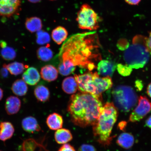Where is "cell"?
Wrapping results in <instances>:
<instances>
[{
    "label": "cell",
    "instance_id": "6da1fadb",
    "mask_svg": "<svg viewBox=\"0 0 151 151\" xmlns=\"http://www.w3.org/2000/svg\"><path fill=\"white\" fill-rule=\"evenodd\" d=\"M90 33L73 35L66 41L59 53L58 66L60 74L66 76L73 73L76 66L91 70L95 66L92 60L97 56L94 53V47Z\"/></svg>",
    "mask_w": 151,
    "mask_h": 151
},
{
    "label": "cell",
    "instance_id": "7a4b0ae2",
    "mask_svg": "<svg viewBox=\"0 0 151 151\" xmlns=\"http://www.w3.org/2000/svg\"><path fill=\"white\" fill-rule=\"evenodd\" d=\"M103 106L102 98L81 92L71 96L68 111L74 125L86 128L96 123Z\"/></svg>",
    "mask_w": 151,
    "mask_h": 151
},
{
    "label": "cell",
    "instance_id": "3957f363",
    "mask_svg": "<svg viewBox=\"0 0 151 151\" xmlns=\"http://www.w3.org/2000/svg\"><path fill=\"white\" fill-rule=\"evenodd\" d=\"M118 115L117 109L114 104L107 102L103 106L97 121L92 126L94 137L103 146H108L112 141L111 135Z\"/></svg>",
    "mask_w": 151,
    "mask_h": 151
},
{
    "label": "cell",
    "instance_id": "277c9868",
    "mask_svg": "<svg viewBox=\"0 0 151 151\" xmlns=\"http://www.w3.org/2000/svg\"><path fill=\"white\" fill-rule=\"evenodd\" d=\"M147 37L137 35L132 44L128 45L124 52V58L126 65L133 68H143L148 63L150 53L147 46Z\"/></svg>",
    "mask_w": 151,
    "mask_h": 151
},
{
    "label": "cell",
    "instance_id": "5b68a950",
    "mask_svg": "<svg viewBox=\"0 0 151 151\" xmlns=\"http://www.w3.org/2000/svg\"><path fill=\"white\" fill-rule=\"evenodd\" d=\"M114 105L117 109L128 112L134 107L138 101L137 94L131 87L120 85L113 90Z\"/></svg>",
    "mask_w": 151,
    "mask_h": 151
},
{
    "label": "cell",
    "instance_id": "8992f818",
    "mask_svg": "<svg viewBox=\"0 0 151 151\" xmlns=\"http://www.w3.org/2000/svg\"><path fill=\"white\" fill-rule=\"evenodd\" d=\"M99 18L89 5L81 6L77 14L76 21L80 29L94 31L99 27Z\"/></svg>",
    "mask_w": 151,
    "mask_h": 151
},
{
    "label": "cell",
    "instance_id": "52a82bcc",
    "mask_svg": "<svg viewBox=\"0 0 151 151\" xmlns=\"http://www.w3.org/2000/svg\"><path fill=\"white\" fill-rule=\"evenodd\" d=\"M93 77V73L91 72L82 75H75L74 78L78 85V89L81 92H86L97 96Z\"/></svg>",
    "mask_w": 151,
    "mask_h": 151
},
{
    "label": "cell",
    "instance_id": "ba28073f",
    "mask_svg": "<svg viewBox=\"0 0 151 151\" xmlns=\"http://www.w3.org/2000/svg\"><path fill=\"white\" fill-rule=\"evenodd\" d=\"M138 101L137 106L130 115L129 118L130 122H135L139 121L151 111V103L146 97L140 96Z\"/></svg>",
    "mask_w": 151,
    "mask_h": 151
},
{
    "label": "cell",
    "instance_id": "9c48e42d",
    "mask_svg": "<svg viewBox=\"0 0 151 151\" xmlns=\"http://www.w3.org/2000/svg\"><path fill=\"white\" fill-rule=\"evenodd\" d=\"M20 6V0H0V16L7 17L14 16Z\"/></svg>",
    "mask_w": 151,
    "mask_h": 151
},
{
    "label": "cell",
    "instance_id": "30bf717a",
    "mask_svg": "<svg viewBox=\"0 0 151 151\" xmlns=\"http://www.w3.org/2000/svg\"><path fill=\"white\" fill-rule=\"evenodd\" d=\"M93 80L96 90V96L102 98L103 92L112 86V80L110 77H101L97 72L93 73Z\"/></svg>",
    "mask_w": 151,
    "mask_h": 151
},
{
    "label": "cell",
    "instance_id": "8fae6325",
    "mask_svg": "<svg viewBox=\"0 0 151 151\" xmlns=\"http://www.w3.org/2000/svg\"><path fill=\"white\" fill-rule=\"evenodd\" d=\"M22 129L29 133H35L41 131V128L37 119L32 116L24 118L22 122Z\"/></svg>",
    "mask_w": 151,
    "mask_h": 151
},
{
    "label": "cell",
    "instance_id": "7c38bea8",
    "mask_svg": "<svg viewBox=\"0 0 151 151\" xmlns=\"http://www.w3.org/2000/svg\"><path fill=\"white\" fill-rule=\"evenodd\" d=\"M22 78L26 84L30 86H35L40 80V76L37 69L30 67L24 72Z\"/></svg>",
    "mask_w": 151,
    "mask_h": 151
},
{
    "label": "cell",
    "instance_id": "4fadbf2b",
    "mask_svg": "<svg viewBox=\"0 0 151 151\" xmlns=\"http://www.w3.org/2000/svg\"><path fill=\"white\" fill-rule=\"evenodd\" d=\"M21 106V102L17 97L11 96L6 100L5 109L7 114L12 115L17 114L19 111Z\"/></svg>",
    "mask_w": 151,
    "mask_h": 151
},
{
    "label": "cell",
    "instance_id": "5bb4252c",
    "mask_svg": "<svg viewBox=\"0 0 151 151\" xmlns=\"http://www.w3.org/2000/svg\"><path fill=\"white\" fill-rule=\"evenodd\" d=\"M116 68L114 64L108 60H101L98 64V74L104 77L112 76Z\"/></svg>",
    "mask_w": 151,
    "mask_h": 151
},
{
    "label": "cell",
    "instance_id": "9a60e30c",
    "mask_svg": "<svg viewBox=\"0 0 151 151\" xmlns=\"http://www.w3.org/2000/svg\"><path fill=\"white\" fill-rule=\"evenodd\" d=\"M15 129L14 125L9 122L0 123V140L5 142L11 138L14 135Z\"/></svg>",
    "mask_w": 151,
    "mask_h": 151
},
{
    "label": "cell",
    "instance_id": "2e32d148",
    "mask_svg": "<svg viewBox=\"0 0 151 151\" xmlns=\"http://www.w3.org/2000/svg\"><path fill=\"white\" fill-rule=\"evenodd\" d=\"M46 122L50 129L57 130L63 127V119L61 115L57 113H54L49 115L47 117Z\"/></svg>",
    "mask_w": 151,
    "mask_h": 151
},
{
    "label": "cell",
    "instance_id": "e0dca14e",
    "mask_svg": "<svg viewBox=\"0 0 151 151\" xmlns=\"http://www.w3.org/2000/svg\"><path fill=\"white\" fill-rule=\"evenodd\" d=\"M41 75L43 80L49 82H52L58 78V71L54 66L47 65L41 68Z\"/></svg>",
    "mask_w": 151,
    "mask_h": 151
},
{
    "label": "cell",
    "instance_id": "ac0fdd59",
    "mask_svg": "<svg viewBox=\"0 0 151 151\" xmlns=\"http://www.w3.org/2000/svg\"><path fill=\"white\" fill-rule=\"evenodd\" d=\"M54 138L58 144H65L69 142L73 139L72 134L69 130L61 128L56 130L54 134Z\"/></svg>",
    "mask_w": 151,
    "mask_h": 151
},
{
    "label": "cell",
    "instance_id": "d6986e66",
    "mask_svg": "<svg viewBox=\"0 0 151 151\" xmlns=\"http://www.w3.org/2000/svg\"><path fill=\"white\" fill-rule=\"evenodd\" d=\"M68 32L65 27L59 26L52 30V37L55 42L60 45L67 39Z\"/></svg>",
    "mask_w": 151,
    "mask_h": 151
},
{
    "label": "cell",
    "instance_id": "ffe728a7",
    "mask_svg": "<svg viewBox=\"0 0 151 151\" xmlns=\"http://www.w3.org/2000/svg\"><path fill=\"white\" fill-rule=\"evenodd\" d=\"M25 26L28 31L35 33L41 31L42 27V20L37 17H31L26 19Z\"/></svg>",
    "mask_w": 151,
    "mask_h": 151
},
{
    "label": "cell",
    "instance_id": "44dd1931",
    "mask_svg": "<svg viewBox=\"0 0 151 151\" xmlns=\"http://www.w3.org/2000/svg\"><path fill=\"white\" fill-rule=\"evenodd\" d=\"M62 88L67 94L75 93L78 89V86L74 77H69L64 79L62 83Z\"/></svg>",
    "mask_w": 151,
    "mask_h": 151
},
{
    "label": "cell",
    "instance_id": "7402d4cb",
    "mask_svg": "<svg viewBox=\"0 0 151 151\" xmlns=\"http://www.w3.org/2000/svg\"><path fill=\"white\" fill-rule=\"evenodd\" d=\"M117 143L122 148L128 149L133 146L134 142V138L133 135L128 133H124L119 136Z\"/></svg>",
    "mask_w": 151,
    "mask_h": 151
},
{
    "label": "cell",
    "instance_id": "603a6c76",
    "mask_svg": "<svg viewBox=\"0 0 151 151\" xmlns=\"http://www.w3.org/2000/svg\"><path fill=\"white\" fill-rule=\"evenodd\" d=\"M28 90L27 84L22 80H18L13 83L11 87L13 93L19 96H23L27 93Z\"/></svg>",
    "mask_w": 151,
    "mask_h": 151
},
{
    "label": "cell",
    "instance_id": "cb8c5ba5",
    "mask_svg": "<svg viewBox=\"0 0 151 151\" xmlns=\"http://www.w3.org/2000/svg\"><path fill=\"white\" fill-rule=\"evenodd\" d=\"M34 93L38 101L45 102L48 101L50 97V92L46 87L40 85L35 88Z\"/></svg>",
    "mask_w": 151,
    "mask_h": 151
},
{
    "label": "cell",
    "instance_id": "d4e9b609",
    "mask_svg": "<svg viewBox=\"0 0 151 151\" xmlns=\"http://www.w3.org/2000/svg\"><path fill=\"white\" fill-rule=\"evenodd\" d=\"M3 66L6 68L11 75L14 76L21 74L24 70V64L17 62H12L8 65L4 64Z\"/></svg>",
    "mask_w": 151,
    "mask_h": 151
},
{
    "label": "cell",
    "instance_id": "484cf974",
    "mask_svg": "<svg viewBox=\"0 0 151 151\" xmlns=\"http://www.w3.org/2000/svg\"><path fill=\"white\" fill-rule=\"evenodd\" d=\"M37 55L39 59L41 61L47 62L52 59L53 53L52 50L48 46H43L38 49Z\"/></svg>",
    "mask_w": 151,
    "mask_h": 151
},
{
    "label": "cell",
    "instance_id": "4316f807",
    "mask_svg": "<svg viewBox=\"0 0 151 151\" xmlns=\"http://www.w3.org/2000/svg\"><path fill=\"white\" fill-rule=\"evenodd\" d=\"M1 54L2 58L6 61L14 60L16 56V53L14 49L7 46L2 48Z\"/></svg>",
    "mask_w": 151,
    "mask_h": 151
},
{
    "label": "cell",
    "instance_id": "83f0119b",
    "mask_svg": "<svg viewBox=\"0 0 151 151\" xmlns=\"http://www.w3.org/2000/svg\"><path fill=\"white\" fill-rule=\"evenodd\" d=\"M37 42L40 45H44L48 43L50 41V37L48 33L43 31L37 32Z\"/></svg>",
    "mask_w": 151,
    "mask_h": 151
},
{
    "label": "cell",
    "instance_id": "f1b7e54d",
    "mask_svg": "<svg viewBox=\"0 0 151 151\" xmlns=\"http://www.w3.org/2000/svg\"><path fill=\"white\" fill-rule=\"evenodd\" d=\"M117 70L119 73L122 76H128L131 74L132 68L127 65L119 64L117 65Z\"/></svg>",
    "mask_w": 151,
    "mask_h": 151
},
{
    "label": "cell",
    "instance_id": "f546056e",
    "mask_svg": "<svg viewBox=\"0 0 151 151\" xmlns=\"http://www.w3.org/2000/svg\"><path fill=\"white\" fill-rule=\"evenodd\" d=\"M78 151H97L95 147L89 144H83L79 148Z\"/></svg>",
    "mask_w": 151,
    "mask_h": 151
},
{
    "label": "cell",
    "instance_id": "4dcf8cb0",
    "mask_svg": "<svg viewBox=\"0 0 151 151\" xmlns=\"http://www.w3.org/2000/svg\"><path fill=\"white\" fill-rule=\"evenodd\" d=\"M58 151H76L73 146L70 144L65 143L60 147Z\"/></svg>",
    "mask_w": 151,
    "mask_h": 151
},
{
    "label": "cell",
    "instance_id": "1f68e13d",
    "mask_svg": "<svg viewBox=\"0 0 151 151\" xmlns=\"http://www.w3.org/2000/svg\"><path fill=\"white\" fill-rule=\"evenodd\" d=\"M146 44L149 52L151 54V32L150 33L148 37H147Z\"/></svg>",
    "mask_w": 151,
    "mask_h": 151
},
{
    "label": "cell",
    "instance_id": "d6a6232c",
    "mask_svg": "<svg viewBox=\"0 0 151 151\" xmlns=\"http://www.w3.org/2000/svg\"><path fill=\"white\" fill-rule=\"evenodd\" d=\"M126 3L131 5H137L140 2L141 0H124Z\"/></svg>",
    "mask_w": 151,
    "mask_h": 151
},
{
    "label": "cell",
    "instance_id": "836d02e7",
    "mask_svg": "<svg viewBox=\"0 0 151 151\" xmlns=\"http://www.w3.org/2000/svg\"><path fill=\"white\" fill-rule=\"evenodd\" d=\"M9 72L6 68L3 66V68L1 69V74L3 77H6L8 75Z\"/></svg>",
    "mask_w": 151,
    "mask_h": 151
},
{
    "label": "cell",
    "instance_id": "e575fe53",
    "mask_svg": "<svg viewBox=\"0 0 151 151\" xmlns=\"http://www.w3.org/2000/svg\"><path fill=\"white\" fill-rule=\"evenodd\" d=\"M146 124L147 127L151 129V116L147 119L146 122Z\"/></svg>",
    "mask_w": 151,
    "mask_h": 151
},
{
    "label": "cell",
    "instance_id": "d590c367",
    "mask_svg": "<svg viewBox=\"0 0 151 151\" xmlns=\"http://www.w3.org/2000/svg\"><path fill=\"white\" fill-rule=\"evenodd\" d=\"M126 122H122L120 123L119 124V127L121 130H123L126 126Z\"/></svg>",
    "mask_w": 151,
    "mask_h": 151
},
{
    "label": "cell",
    "instance_id": "8d00e7d4",
    "mask_svg": "<svg viewBox=\"0 0 151 151\" xmlns=\"http://www.w3.org/2000/svg\"><path fill=\"white\" fill-rule=\"evenodd\" d=\"M147 94L151 98V83L148 85L147 88Z\"/></svg>",
    "mask_w": 151,
    "mask_h": 151
},
{
    "label": "cell",
    "instance_id": "74e56055",
    "mask_svg": "<svg viewBox=\"0 0 151 151\" xmlns=\"http://www.w3.org/2000/svg\"><path fill=\"white\" fill-rule=\"evenodd\" d=\"M30 3H37L40 2L41 0H28Z\"/></svg>",
    "mask_w": 151,
    "mask_h": 151
},
{
    "label": "cell",
    "instance_id": "f35d334b",
    "mask_svg": "<svg viewBox=\"0 0 151 151\" xmlns=\"http://www.w3.org/2000/svg\"><path fill=\"white\" fill-rule=\"evenodd\" d=\"M3 97V91L2 89L0 88V101L2 99Z\"/></svg>",
    "mask_w": 151,
    "mask_h": 151
},
{
    "label": "cell",
    "instance_id": "ab89813d",
    "mask_svg": "<svg viewBox=\"0 0 151 151\" xmlns=\"http://www.w3.org/2000/svg\"><path fill=\"white\" fill-rule=\"evenodd\" d=\"M50 1H56V0H50Z\"/></svg>",
    "mask_w": 151,
    "mask_h": 151
},
{
    "label": "cell",
    "instance_id": "60d3db41",
    "mask_svg": "<svg viewBox=\"0 0 151 151\" xmlns=\"http://www.w3.org/2000/svg\"><path fill=\"white\" fill-rule=\"evenodd\" d=\"M0 151H1V150H0Z\"/></svg>",
    "mask_w": 151,
    "mask_h": 151
}]
</instances>
